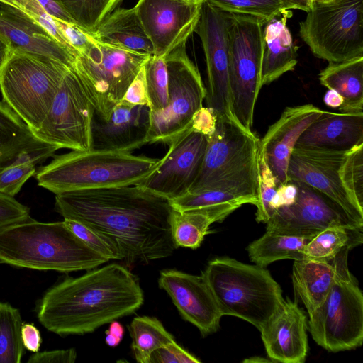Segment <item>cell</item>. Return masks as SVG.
<instances>
[{
	"label": "cell",
	"mask_w": 363,
	"mask_h": 363,
	"mask_svg": "<svg viewBox=\"0 0 363 363\" xmlns=\"http://www.w3.org/2000/svg\"><path fill=\"white\" fill-rule=\"evenodd\" d=\"M160 162V159L131 152L72 150L54 157L38 168V186L58 194L63 192L137 184Z\"/></svg>",
	"instance_id": "4"
},
{
	"label": "cell",
	"mask_w": 363,
	"mask_h": 363,
	"mask_svg": "<svg viewBox=\"0 0 363 363\" xmlns=\"http://www.w3.org/2000/svg\"><path fill=\"white\" fill-rule=\"evenodd\" d=\"M308 320L296 302L284 300L259 330L268 358L274 362L303 363L308 353Z\"/></svg>",
	"instance_id": "21"
},
{
	"label": "cell",
	"mask_w": 363,
	"mask_h": 363,
	"mask_svg": "<svg viewBox=\"0 0 363 363\" xmlns=\"http://www.w3.org/2000/svg\"><path fill=\"white\" fill-rule=\"evenodd\" d=\"M158 286L169 294L182 317L195 325L202 336L218 330L222 315L202 275L164 269L160 273Z\"/></svg>",
	"instance_id": "19"
},
{
	"label": "cell",
	"mask_w": 363,
	"mask_h": 363,
	"mask_svg": "<svg viewBox=\"0 0 363 363\" xmlns=\"http://www.w3.org/2000/svg\"><path fill=\"white\" fill-rule=\"evenodd\" d=\"M350 249L338 253L333 284L322 303L308 314L314 341L332 352L360 347L363 342V295L348 268Z\"/></svg>",
	"instance_id": "7"
},
{
	"label": "cell",
	"mask_w": 363,
	"mask_h": 363,
	"mask_svg": "<svg viewBox=\"0 0 363 363\" xmlns=\"http://www.w3.org/2000/svg\"><path fill=\"white\" fill-rule=\"evenodd\" d=\"M108 260L86 245L65 221L31 218L0 230V263L68 273L90 270Z\"/></svg>",
	"instance_id": "3"
},
{
	"label": "cell",
	"mask_w": 363,
	"mask_h": 363,
	"mask_svg": "<svg viewBox=\"0 0 363 363\" xmlns=\"http://www.w3.org/2000/svg\"><path fill=\"white\" fill-rule=\"evenodd\" d=\"M74 23L86 32L93 33L101 21L123 0H56Z\"/></svg>",
	"instance_id": "36"
},
{
	"label": "cell",
	"mask_w": 363,
	"mask_h": 363,
	"mask_svg": "<svg viewBox=\"0 0 363 363\" xmlns=\"http://www.w3.org/2000/svg\"><path fill=\"white\" fill-rule=\"evenodd\" d=\"M207 142L189 126L168 144L157 167L137 185L169 201L186 194L199 175Z\"/></svg>",
	"instance_id": "15"
},
{
	"label": "cell",
	"mask_w": 363,
	"mask_h": 363,
	"mask_svg": "<svg viewBox=\"0 0 363 363\" xmlns=\"http://www.w3.org/2000/svg\"><path fill=\"white\" fill-rule=\"evenodd\" d=\"M143 301L138 277L113 263L52 286L41 298L37 316L57 335H84L133 313Z\"/></svg>",
	"instance_id": "2"
},
{
	"label": "cell",
	"mask_w": 363,
	"mask_h": 363,
	"mask_svg": "<svg viewBox=\"0 0 363 363\" xmlns=\"http://www.w3.org/2000/svg\"><path fill=\"white\" fill-rule=\"evenodd\" d=\"M57 147L38 139L3 101H0V171L26 153L54 156Z\"/></svg>",
	"instance_id": "27"
},
{
	"label": "cell",
	"mask_w": 363,
	"mask_h": 363,
	"mask_svg": "<svg viewBox=\"0 0 363 363\" xmlns=\"http://www.w3.org/2000/svg\"><path fill=\"white\" fill-rule=\"evenodd\" d=\"M168 73V104L159 112L150 111L147 143L169 144L190 126L203 106L206 89L184 43L165 57Z\"/></svg>",
	"instance_id": "11"
},
{
	"label": "cell",
	"mask_w": 363,
	"mask_h": 363,
	"mask_svg": "<svg viewBox=\"0 0 363 363\" xmlns=\"http://www.w3.org/2000/svg\"><path fill=\"white\" fill-rule=\"evenodd\" d=\"M0 34L12 50L48 57L73 65L76 56L58 43L44 28L16 9L0 6Z\"/></svg>",
	"instance_id": "24"
},
{
	"label": "cell",
	"mask_w": 363,
	"mask_h": 363,
	"mask_svg": "<svg viewBox=\"0 0 363 363\" xmlns=\"http://www.w3.org/2000/svg\"><path fill=\"white\" fill-rule=\"evenodd\" d=\"M201 275L222 316L241 318L259 330L284 301L279 284L267 269L257 264L216 257L209 261Z\"/></svg>",
	"instance_id": "5"
},
{
	"label": "cell",
	"mask_w": 363,
	"mask_h": 363,
	"mask_svg": "<svg viewBox=\"0 0 363 363\" xmlns=\"http://www.w3.org/2000/svg\"><path fill=\"white\" fill-rule=\"evenodd\" d=\"M110 323L108 329L106 331L105 341L108 346L114 347L121 342L124 335V328L116 320Z\"/></svg>",
	"instance_id": "52"
},
{
	"label": "cell",
	"mask_w": 363,
	"mask_h": 363,
	"mask_svg": "<svg viewBox=\"0 0 363 363\" xmlns=\"http://www.w3.org/2000/svg\"><path fill=\"white\" fill-rule=\"evenodd\" d=\"M296 184L291 180L279 185L270 203L271 208L275 211L281 207L290 206L294 203L297 196Z\"/></svg>",
	"instance_id": "49"
},
{
	"label": "cell",
	"mask_w": 363,
	"mask_h": 363,
	"mask_svg": "<svg viewBox=\"0 0 363 363\" xmlns=\"http://www.w3.org/2000/svg\"><path fill=\"white\" fill-rule=\"evenodd\" d=\"M201 4L186 0H138L134 7L152 45V55L166 57L186 43L194 33Z\"/></svg>",
	"instance_id": "17"
},
{
	"label": "cell",
	"mask_w": 363,
	"mask_h": 363,
	"mask_svg": "<svg viewBox=\"0 0 363 363\" xmlns=\"http://www.w3.org/2000/svg\"><path fill=\"white\" fill-rule=\"evenodd\" d=\"M48 158L46 155L38 154L21 155L13 163L0 171V192L14 197L26 182L35 174L36 165Z\"/></svg>",
	"instance_id": "38"
},
{
	"label": "cell",
	"mask_w": 363,
	"mask_h": 363,
	"mask_svg": "<svg viewBox=\"0 0 363 363\" xmlns=\"http://www.w3.org/2000/svg\"><path fill=\"white\" fill-rule=\"evenodd\" d=\"M165 57L152 55L144 65L152 113L161 111L168 104V73Z\"/></svg>",
	"instance_id": "37"
},
{
	"label": "cell",
	"mask_w": 363,
	"mask_h": 363,
	"mask_svg": "<svg viewBox=\"0 0 363 363\" xmlns=\"http://www.w3.org/2000/svg\"><path fill=\"white\" fill-rule=\"evenodd\" d=\"M46 11L55 18L74 23L72 19L56 0H38ZM75 24V23H74Z\"/></svg>",
	"instance_id": "51"
},
{
	"label": "cell",
	"mask_w": 363,
	"mask_h": 363,
	"mask_svg": "<svg viewBox=\"0 0 363 363\" xmlns=\"http://www.w3.org/2000/svg\"><path fill=\"white\" fill-rule=\"evenodd\" d=\"M21 337L24 347L33 353L38 352L42 342L39 330L33 323H23Z\"/></svg>",
	"instance_id": "50"
},
{
	"label": "cell",
	"mask_w": 363,
	"mask_h": 363,
	"mask_svg": "<svg viewBox=\"0 0 363 363\" xmlns=\"http://www.w3.org/2000/svg\"><path fill=\"white\" fill-rule=\"evenodd\" d=\"M230 23V13L218 9L206 0L201 4L194 33L201 39L206 58L207 107L213 109L218 117L237 122L232 111L229 84Z\"/></svg>",
	"instance_id": "13"
},
{
	"label": "cell",
	"mask_w": 363,
	"mask_h": 363,
	"mask_svg": "<svg viewBox=\"0 0 363 363\" xmlns=\"http://www.w3.org/2000/svg\"><path fill=\"white\" fill-rule=\"evenodd\" d=\"M128 328L133 354L139 363H149L152 352L175 341L174 336L156 318L135 317Z\"/></svg>",
	"instance_id": "33"
},
{
	"label": "cell",
	"mask_w": 363,
	"mask_h": 363,
	"mask_svg": "<svg viewBox=\"0 0 363 363\" xmlns=\"http://www.w3.org/2000/svg\"><path fill=\"white\" fill-rule=\"evenodd\" d=\"M91 102L73 66L65 72L51 107L40 127V140L59 149L91 150Z\"/></svg>",
	"instance_id": "12"
},
{
	"label": "cell",
	"mask_w": 363,
	"mask_h": 363,
	"mask_svg": "<svg viewBox=\"0 0 363 363\" xmlns=\"http://www.w3.org/2000/svg\"><path fill=\"white\" fill-rule=\"evenodd\" d=\"M77 359L74 348L35 352L28 363H73Z\"/></svg>",
	"instance_id": "48"
},
{
	"label": "cell",
	"mask_w": 363,
	"mask_h": 363,
	"mask_svg": "<svg viewBox=\"0 0 363 363\" xmlns=\"http://www.w3.org/2000/svg\"><path fill=\"white\" fill-rule=\"evenodd\" d=\"M67 228L86 245L109 260H123L118 245L110 238L77 221L64 219Z\"/></svg>",
	"instance_id": "43"
},
{
	"label": "cell",
	"mask_w": 363,
	"mask_h": 363,
	"mask_svg": "<svg viewBox=\"0 0 363 363\" xmlns=\"http://www.w3.org/2000/svg\"><path fill=\"white\" fill-rule=\"evenodd\" d=\"M19 311L0 302V363H20L24 352Z\"/></svg>",
	"instance_id": "35"
},
{
	"label": "cell",
	"mask_w": 363,
	"mask_h": 363,
	"mask_svg": "<svg viewBox=\"0 0 363 363\" xmlns=\"http://www.w3.org/2000/svg\"><path fill=\"white\" fill-rule=\"evenodd\" d=\"M258 201L256 205V220L266 223L274 211L270 203L278 187L277 179L264 155L259 151L257 159Z\"/></svg>",
	"instance_id": "42"
},
{
	"label": "cell",
	"mask_w": 363,
	"mask_h": 363,
	"mask_svg": "<svg viewBox=\"0 0 363 363\" xmlns=\"http://www.w3.org/2000/svg\"><path fill=\"white\" fill-rule=\"evenodd\" d=\"M322 85L342 98L340 113L363 112V55L339 62H329L319 74Z\"/></svg>",
	"instance_id": "31"
},
{
	"label": "cell",
	"mask_w": 363,
	"mask_h": 363,
	"mask_svg": "<svg viewBox=\"0 0 363 363\" xmlns=\"http://www.w3.org/2000/svg\"><path fill=\"white\" fill-rule=\"evenodd\" d=\"M243 362H272L271 361L270 359H266L263 357H252L251 359H245Z\"/></svg>",
	"instance_id": "56"
},
{
	"label": "cell",
	"mask_w": 363,
	"mask_h": 363,
	"mask_svg": "<svg viewBox=\"0 0 363 363\" xmlns=\"http://www.w3.org/2000/svg\"><path fill=\"white\" fill-rule=\"evenodd\" d=\"M362 229L333 226L314 235L304 250L305 258L330 260L342 250L362 243Z\"/></svg>",
	"instance_id": "34"
},
{
	"label": "cell",
	"mask_w": 363,
	"mask_h": 363,
	"mask_svg": "<svg viewBox=\"0 0 363 363\" xmlns=\"http://www.w3.org/2000/svg\"><path fill=\"white\" fill-rule=\"evenodd\" d=\"M323 101L326 106L335 108L340 107L342 104L343 99L335 91L328 89L324 96Z\"/></svg>",
	"instance_id": "54"
},
{
	"label": "cell",
	"mask_w": 363,
	"mask_h": 363,
	"mask_svg": "<svg viewBox=\"0 0 363 363\" xmlns=\"http://www.w3.org/2000/svg\"><path fill=\"white\" fill-rule=\"evenodd\" d=\"M324 112L313 104L287 107L259 140V151L264 155L278 186L289 181L288 164L298 138Z\"/></svg>",
	"instance_id": "22"
},
{
	"label": "cell",
	"mask_w": 363,
	"mask_h": 363,
	"mask_svg": "<svg viewBox=\"0 0 363 363\" xmlns=\"http://www.w3.org/2000/svg\"><path fill=\"white\" fill-rule=\"evenodd\" d=\"M291 11L268 21L262 32L263 54L261 86L269 84L287 72L293 71L297 64V49L286 25Z\"/></svg>",
	"instance_id": "26"
},
{
	"label": "cell",
	"mask_w": 363,
	"mask_h": 363,
	"mask_svg": "<svg viewBox=\"0 0 363 363\" xmlns=\"http://www.w3.org/2000/svg\"><path fill=\"white\" fill-rule=\"evenodd\" d=\"M196 357L175 341L152 352L149 363H200Z\"/></svg>",
	"instance_id": "45"
},
{
	"label": "cell",
	"mask_w": 363,
	"mask_h": 363,
	"mask_svg": "<svg viewBox=\"0 0 363 363\" xmlns=\"http://www.w3.org/2000/svg\"><path fill=\"white\" fill-rule=\"evenodd\" d=\"M55 210L112 239L125 264H147L178 248L171 231L170 201L137 184L55 194Z\"/></svg>",
	"instance_id": "1"
},
{
	"label": "cell",
	"mask_w": 363,
	"mask_h": 363,
	"mask_svg": "<svg viewBox=\"0 0 363 363\" xmlns=\"http://www.w3.org/2000/svg\"><path fill=\"white\" fill-rule=\"evenodd\" d=\"M286 10L299 9L306 13L310 11L315 3V0H281Z\"/></svg>",
	"instance_id": "53"
},
{
	"label": "cell",
	"mask_w": 363,
	"mask_h": 363,
	"mask_svg": "<svg viewBox=\"0 0 363 363\" xmlns=\"http://www.w3.org/2000/svg\"><path fill=\"white\" fill-rule=\"evenodd\" d=\"M257 187L256 160L205 190L186 193L169 201L172 208L179 211L228 202L238 203L241 206L245 203L256 206L258 201Z\"/></svg>",
	"instance_id": "25"
},
{
	"label": "cell",
	"mask_w": 363,
	"mask_h": 363,
	"mask_svg": "<svg viewBox=\"0 0 363 363\" xmlns=\"http://www.w3.org/2000/svg\"><path fill=\"white\" fill-rule=\"evenodd\" d=\"M339 174L350 196L363 208V143L347 152Z\"/></svg>",
	"instance_id": "41"
},
{
	"label": "cell",
	"mask_w": 363,
	"mask_h": 363,
	"mask_svg": "<svg viewBox=\"0 0 363 363\" xmlns=\"http://www.w3.org/2000/svg\"><path fill=\"white\" fill-rule=\"evenodd\" d=\"M149 106L121 100L108 120L94 113L91 121V149L131 152L147 143Z\"/></svg>",
	"instance_id": "20"
},
{
	"label": "cell",
	"mask_w": 363,
	"mask_h": 363,
	"mask_svg": "<svg viewBox=\"0 0 363 363\" xmlns=\"http://www.w3.org/2000/svg\"><path fill=\"white\" fill-rule=\"evenodd\" d=\"M217 119L218 115L213 109L202 106L194 115L190 127L208 137L215 131Z\"/></svg>",
	"instance_id": "47"
},
{
	"label": "cell",
	"mask_w": 363,
	"mask_h": 363,
	"mask_svg": "<svg viewBox=\"0 0 363 363\" xmlns=\"http://www.w3.org/2000/svg\"><path fill=\"white\" fill-rule=\"evenodd\" d=\"M29 208L13 196L0 192V230L30 218Z\"/></svg>",
	"instance_id": "44"
},
{
	"label": "cell",
	"mask_w": 363,
	"mask_h": 363,
	"mask_svg": "<svg viewBox=\"0 0 363 363\" xmlns=\"http://www.w3.org/2000/svg\"><path fill=\"white\" fill-rule=\"evenodd\" d=\"M240 206L238 203L228 202L183 211L172 208L170 224L174 243L178 247L197 249L212 223L223 221Z\"/></svg>",
	"instance_id": "28"
},
{
	"label": "cell",
	"mask_w": 363,
	"mask_h": 363,
	"mask_svg": "<svg viewBox=\"0 0 363 363\" xmlns=\"http://www.w3.org/2000/svg\"><path fill=\"white\" fill-rule=\"evenodd\" d=\"M313 237L266 230L262 237L247 246V250L252 262L265 267L278 260L305 258V247Z\"/></svg>",
	"instance_id": "32"
},
{
	"label": "cell",
	"mask_w": 363,
	"mask_h": 363,
	"mask_svg": "<svg viewBox=\"0 0 363 363\" xmlns=\"http://www.w3.org/2000/svg\"><path fill=\"white\" fill-rule=\"evenodd\" d=\"M11 48L7 40L0 34V69L9 57Z\"/></svg>",
	"instance_id": "55"
},
{
	"label": "cell",
	"mask_w": 363,
	"mask_h": 363,
	"mask_svg": "<svg viewBox=\"0 0 363 363\" xmlns=\"http://www.w3.org/2000/svg\"><path fill=\"white\" fill-rule=\"evenodd\" d=\"M347 152H321L294 148L288 164L289 180L300 182L319 191L350 216L363 223V208L342 184L339 169Z\"/></svg>",
	"instance_id": "18"
},
{
	"label": "cell",
	"mask_w": 363,
	"mask_h": 363,
	"mask_svg": "<svg viewBox=\"0 0 363 363\" xmlns=\"http://www.w3.org/2000/svg\"><path fill=\"white\" fill-rule=\"evenodd\" d=\"M90 35L104 45L149 55L153 54L152 45L134 6L115 9Z\"/></svg>",
	"instance_id": "29"
},
{
	"label": "cell",
	"mask_w": 363,
	"mask_h": 363,
	"mask_svg": "<svg viewBox=\"0 0 363 363\" xmlns=\"http://www.w3.org/2000/svg\"><path fill=\"white\" fill-rule=\"evenodd\" d=\"M299 35L318 58L339 62L363 55V0L315 2Z\"/></svg>",
	"instance_id": "9"
},
{
	"label": "cell",
	"mask_w": 363,
	"mask_h": 363,
	"mask_svg": "<svg viewBox=\"0 0 363 363\" xmlns=\"http://www.w3.org/2000/svg\"><path fill=\"white\" fill-rule=\"evenodd\" d=\"M229 84L232 111L237 122L252 130L254 111L261 86L263 54L262 20L230 13Z\"/></svg>",
	"instance_id": "10"
},
{
	"label": "cell",
	"mask_w": 363,
	"mask_h": 363,
	"mask_svg": "<svg viewBox=\"0 0 363 363\" xmlns=\"http://www.w3.org/2000/svg\"><path fill=\"white\" fill-rule=\"evenodd\" d=\"M150 55L104 45L96 40L87 53L77 55L73 67L96 116L108 119Z\"/></svg>",
	"instance_id": "8"
},
{
	"label": "cell",
	"mask_w": 363,
	"mask_h": 363,
	"mask_svg": "<svg viewBox=\"0 0 363 363\" xmlns=\"http://www.w3.org/2000/svg\"><path fill=\"white\" fill-rule=\"evenodd\" d=\"M71 66L43 55L12 50L0 69L2 101L33 132L37 130Z\"/></svg>",
	"instance_id": "6"
},
{
	"label": "cell",
	"mask_w": 363,
	"mask_h": 363,
	"mask_svg": "<svg viewBox=\"0 0 363 363\" xmlns=\"http://www.w3.org/2000/svg\"><path fill=\"white\" fill-rule=\"evenodd\" d=\"M218 9L230 13L256 17L266 24L284 14L286 10L281 0H206Z\"/></svg>",
	"instance_id": "39"
},
{
	"label": "cell",
	"mask_w": 363,
	"mask_h": 363,
	"mask_svg": "<svg viewBox=\"0 0 363 363\" xmlns=\"http://www.w3.org/2000/svg\"><path fill=\"white\" fill-rule=\"evenodd\" d=\"M335 273L334 258L330 260L311 258L294 260L293 286L308 314L314 311L324 301L333 284Z\"/></svg>",
	"instance_id": "30"
},
{
	"label": "cell",
	"mask_w": 363,
	"mask_h": 363,
	"mask_svg": "<svg viewBox=\"0 0 363 363\" xmlns=\"http://www.w3.org/2000/svg\"><path fill=\"white\" fill-rule=\"evenodd\" d=\"M293 182L298 189L294 203L277 208L265 223L266 230L314 236L333 226L363 228L362 223L350 216L328 196L306 184Z\"/></svg>",
	"instance_id": "16"
},
{
	"label": "cell",
	"mask_w": 363,
	"mask_h": 363,
	"mask_svg": "<svg viewBox=\"0 0 363 363\" xmlns=\"http://www.w3.org/2000/svg\"><path fill=\"white\" fill-rule=\"evenodd\" d=\"M316 2L318 3H329L333 1V0H315Z\"/></svg>",
	"instance_id": "58"
},
{
	"label": "cell",
	"mask_w": 363,
	"mask_h": 363,
	"mask_svg": "<svg viewBox=\"0 0 363 363\" xmlns=\"http://www.w3.org/2000/svg\"><path fill=\"white\" fill-rule=\"evenodd\" d=\"M363 143V112L325 111L298 138L294 148L321 152H348Z\"/></svg>",
	"instance_id": "23"
},
{
	"label": "cell",
	"mask_w": 363,
	"mask_h": 363,
	"mask_svg": "<svg viewBox=\"0 0 363 363\" xmlns=\"http://www.w3.org/2000/svg\"><path fill=\"white\" fill-rule=\"evenodd\" d=\"M1 4L10 6L44 28L58 43L77 55V50L67 42L60 30L57 18L50 15L38 0H0Z\"/></svg>",
	"instance_id": "40"
},
{
	"label": "cell",
	"mask_w": 363,
	"mask_h": 363,
	"mask_svg": "<svg viewBox=\"0 0 363 363\" xmlns=\"http://www.w3.org/2000/svg\"><path fill=\"white\" fill-rule=\"evenodd\" d=\"M122 100L132 104L145 105L150 107L144 66L129 86Z\"/></svg>",
	"instance_id": "46"
},
{
	"label": "cell",
	"mask_w": 363,
	"mask_h": 363,
	"mask_svg": "<svg viewBox=\"0 0 363 363\" xmlns=\"http://www.w3.org/2000/svg\"><path fill=\"white\" fill-rule=\"evenodd\" d=\"M186 1L193 2V3H196V4H201L202 2H203L206 0H186Z\"/></svg>",
	"instance_id": "57"
},
{
	"label": "cell",
	"mask_w": 363,
	"mask_h": 363,
	"mask_svg": "<svg viewBox=\"0 0 363 363\" xmlns=\"http://www.w3.org/2000/svg\"><path fill=\"white\" fill-rule=\"evenodd\" d=\"M207 140L200 172L188 193L205 190L257 160L260 140L228 118L218 116L216 130Z\"/></svg>",
	"instance_id": "14"
}]
</instances>
